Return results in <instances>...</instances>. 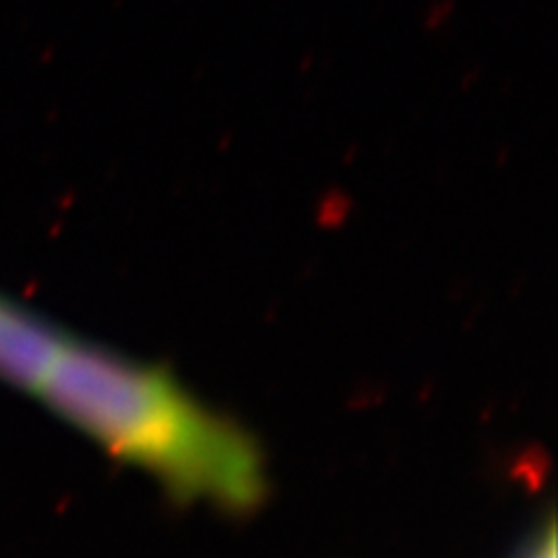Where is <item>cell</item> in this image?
I'll return each mask as SVG.
<instances>
[{
  "label": "cell",
  "instance_id": "1",
  "mask_svg": "<svg viewBox=\"0 0 558 558\" xmlns=\"http://www.w3.org/2000/svg\"><path fill=\"white\" fill-rule=\"evenodd\" d=\"M38 396L174 496L247 510L266 492L247 433L205 410L168 375L70 338Z\"/></svg>",
  "mask_w": 558,
  "mask_h": 558
},
{
  "label": "cell",
  "instance_id": "2",
  "mask_svg": "<svg viewBox=\"0 0 558 558\" xmlns=\"http://www.w3.org/2000/svg\"><path fill=\"white\" fill-rule=\"evenodd\" d=\"M68 342L57 326L0 295V379L38 396Z\"/></svg>",
  "mask_w": 558,
  "mask_h": 558
}]
</instances>
